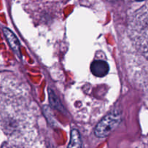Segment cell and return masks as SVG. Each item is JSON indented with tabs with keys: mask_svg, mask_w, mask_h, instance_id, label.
<instances>
[{
	"mask_svg": "<svg viewBox=\"0 0 148 148\" xmlns=\"http://www.w3.org/2000/svg\"><path fill=\"white\" fill-rule=\"evenodd\" d=\"M49 101H50V103L53 108H55L56 109L59 110V111H63L64 107L62 106V104L61 103L60 101L59 100V98H57L55 93L53 92V90L49 88Z\"/></svg>",
	"mask_w": 148,
	"mask_h": 148,
	"instance_id": "5b68a950",
	"label": "cell"
},
{
	"mask_svg": "<svg viewBox=\"0 0 148 148\" xmlns=\"http://www.w3.org/2000/svg\"><path fill=\"white\" fill-rule=\"evenodd\" d=\"M90 70L93 75L98 77H102L106 75L109 72V65L105 61H94L91 64Z\"/></svg>",
	"mask_w": 148,
	"mask_h": 148,
	"instance_id": "7a4b0ae2",
	"label": "cell"
},
{
	"mask_svg": "<svg viewBox=\"0 0 148 148\" xmlns=\"http://www.w3.org/2000/svg\"><path fill=\"white\" fill-rule=\"evenodd\" d=\"M108 1H115V0H108Z\"/></svg>",
	"mask_w": 148,
	"mask_h": 148,
	"instance_id": "52a82bcc",
	"label": "cell"
},
{
	"mask_svg": "<svg viewBox=\"0 0 148 148\" xmlns=\"http://www.w3.org/2000/svg\"><path fill=\"white\" fill-rule=\"evenodd\" d=\"M3 32H4V36H5L6 39L10 44V47L12 48V49L14 51L16 54L20 56L21 55V53H20V43L17 38L10 29L7 28V27H3Z\"/></svg>",
	"mask_w": 148,
	"mask_h": 148,
	"instance_id": "3957f363",
	"label": "cell"
},
{
	"mask_svg": "<svg viewBox=\"0 0 148 148\" xmlns=\"http://www.w3.org/2000/svg\"><path fill=\"white\" fill-rule=\"evenodd\" d=\"M69 147H82V140L80 134L77 130H72L71 132L70 142L68 145Z\"/></svg>",
	"mask_w": 148,
	"mask_h": 148,
	"instance_id": "277c9868",
	"label": "cell"
},
{
	"mask_svg": "<svg viewBox=\"0 0 148 148\" xmlns=\"http://www.w3.org/2000/svg\"><path fill=\"white\" fill-rule=\"evenodd\" d=\"M136 1H143V0H136Z\"/></svg>",
	"mask_w": 148,
	"mask_h": 148,
	"instance_id": "8992f818",
	"label": "cell"
},
{
	"mask_svg": "<svg viewBox=\"0 0 148 148\" xmlns=\"http://www.w3.org/2000/svg\"><path fill=\"white\" fill-rule=\"evenodd\" d=\"M121 121V114L114 111L106 116L95 127V134L100 138L106 137L118 127Z\"/></svg>",
	"mask_w": 148,
	"mask_h": 148,
	"instance_id": "6da1fadb",
	"label": "cell"
}]
</instances>
